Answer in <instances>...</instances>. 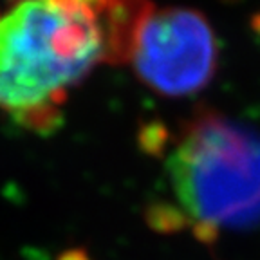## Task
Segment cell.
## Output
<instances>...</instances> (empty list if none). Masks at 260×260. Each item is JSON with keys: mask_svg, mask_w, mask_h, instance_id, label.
I'll return each instance as SVG.
<instances>
[{"mask_svg": "<svg viewBox=\"0 0 260 260\" xmlns=\"http://www.w3.org/2000/svg\"><path fill=\"white\" fill-rule=\"evenodd\" d=\"M130 60L150 89L165 96H190L213 80L219 47L203 13L152 6L136 31Z\"/></svg>", "mask_w": 260, "mask_h": 260, "instance_id": "3957f363", "label": "cell"}, {"mask_svg": "<svg viewBox=\"0 0 260 260\" xmlns=\"http://www.w3.org/2000/svg\"><path fill=\"white\" fill-rule=\"evenodd\" d=\"M175 206L161 230H190L203 242L260 224V132L217 112L197 114L167 161Z\"/></svg>", "mask_w": 260, "mask_h": 260, "instance_id": "7a4b0ae2", "label": "cell"}, {"mask_svg": "<svg viewBox=\"0 0 260 260\" xmlns=\"http://www.w3.org/2000/svg\"><path fill=\"white\" fill-rule=\"evenodd\" d=\"M89 9L102 29L105 58L112 63L130 60L136 31L150 11L148 0H71Z\"/></svg>", "mask_w": 260, "mask_h": 260, "instance_id": "277c9868", "label": "cell"}, {"mask_svg": "<svg viewBox=\"0 0 260 260\" xmlns=\"http://www.w3.org/2000/svg\"><path fill=\"white\" fill-rule=\"evenodd\" d=\"M103 58L102 29L89 9L24 0L0 18V109L29 130H56L65 90Z\"/></svg>", "mask_w": 260, "mask_h": 260, "instance_id": "6da1fadb", "label": "cell"}]
</instances>
